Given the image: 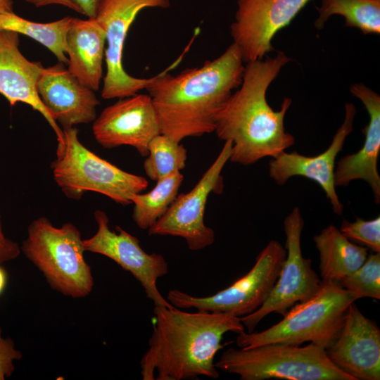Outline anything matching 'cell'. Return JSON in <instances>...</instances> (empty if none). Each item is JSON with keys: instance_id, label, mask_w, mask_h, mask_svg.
Masks as SVG:
<instances>
[{"instance_id": "obj_13", "label": "cell", "mask_w": 380, "mask_h": 380, "mask_svg": "<svg viewBox=\"0 0 380 380\" xmlns=\"http://www.w3.org/2000/svg\"><path fill=\"white\" fill-rule=\"evenodd\" d=\"M310 1L237 0L230 34L243 63L262 59L273 51L274 35L288 25Z\"/></svg>"}, {"instance_id": "obj_3", "label": "cell", "mask_w": 380, "mask_h": 380, "mask_svg": "<svg viewBox=\"0 0 380 380\" xmlns=\"http://www.w3.org/2000/svg\"><path fill=\"white\" fill-rule=\"evenodd\" d=\"M291 60L283 52L246 63L242 82L216 115L217 137L232 143L229 160L243 165L266 157L274 158L294 144L284 127L291 99L284 98L274 110L266 99L267 90L281 68Z\"/></svg>"}, {"instance_id": "obj_19", "label": "cell", "mask_w": 380, "mask_h": 380, "mask_svg": "<svg viewBox=\"0 0 380 380\" xmlns=\"http://www.w3.org/2000/svg\"><path fill=\"white\" fill-rule=\"evenodd\" d=\"M353 96L364 104L369 121L365 127V141L356 153L346 155L337 162L334 171L336 186H345L352 181L362 179L370 186L374 201L380 203V175L377 169L380 153V97L362 83L350 87Z\"/></svg>"}, {"instance_id": "obj_4", "label": "cell", "mask_w": 380, "mask_h": 380, "mask_svg": "<svg viewBox=\"0 0 380 380\" xmlns=\"http://www.w3.org/2000/svg\"><path fill=\"white\" fill-rule=\"evenodd\" d=\"M359 298L339 282L322 281L310 298L298 303L276 324L260 332L238 334L240 348L280 343L301 345L309 342L327 348L340 332L350 305Z\"/></svg>"}, {"instance_id": "obj_5", "label": "cell", "mask_w": 380, "mask_h": 380, "mask_svg": "<svg viewBox=\"0 0 380 380\" xmlns=\"http://www.w3.org/2000/svg\"><path fill=\"white\" fill-rule=\"evenodd\" d=\"M82 240L72 223L57 227L48 218L40 217L30 224L20 249L52 289L82 298L91 292L94 285L91 267L84 257Z\"/></svg>"}, {"instance_id": "obj_31", "label": "cell", "mask_w": 380, "mask_h": 380, "mask_svg": "<svg viewBox=\"0 0 380 380\" xmlns=\"http://www.w3.org/2000/svg\"><path fill=\"white\" fill-rule=\"evenodd\" d=\"M83 15L89 18H95L98 8L102 0H74Z\"/></svg>"}, {"instance_id": "obj_18", "label": "cell", "mask_w": 380, "mask_h": 380, "mask_svg": "<svg viewBox=\"0 0 380 380\" xmlns=\"http://www.w3.org/2000/svg\"><path fill=\"white\" fill-rule=\"evenodd\" d=\"M19 34L0 30V94L11 106L22 102L40 113L49 124L58 143L63 132L42 102L37 82L44 67L26 58L19 49Z\"/></svg>"}, {"instance_id": "obj_22", "label": "cell", "mask_w": 380, "mask_h": 380, "mask_svg": "<svg viewBox=\"0 0 380 380\" xmlns=\"http://www.w3.org/2000/svg\"><path fill=\"white\" fill-rule=\"evenodd\" d=\"M71 17L51 23H36L15 13H0V30H8L29 37L50 50L60 63L68 64L65 36Z\"/></svg>"}, {"instance_id": "obj_7", "label": "cell", "mask_w": 380, "mask_h": 380, "mask_svg": "<svg viewBox=\"0 0 380 380\" xmlns=\"http://www.w3.org/2000/svg\"><path fill=\"white\" fill-rule=\"evenodd\" d=\"M63 132L51 169L54 181L68 198L79 200L85 192L94 191L126 205L148 187L145 177L124 171L86 148L76 127Z\"/></svg>"}, {"instance_id": "obj_33", "label": "cell", "mask_w": 380, "mask_h": 380, "mask_svg": "<svg viewBox=\"0 0 380 380\" xmlns=\"http://www.w3.org/2000/svg\"><path fill=\"white\" fill-rule=\"evenodd\" d=\"M8 281V274L6 270L0 265V296L4 292Z\"/></svg>"}, {"instance_id": "obj_30", "label": "cell", "mask_w": 380, "mask_h": 380, "mask_svg": "<svg viewBox=\"0 0 380 380\" xmlns=\"http://www.w3.org/2000/svg\"><path fill=\"white\" fill-rule=\"evenodd\" d=\"M36 7L45 6L51 4L61 5L82 14L81 9L74 0H25Z\"/></svg>"}, {"instance_id": "obj_27", "label": "cell", "mask_w": 380, "mask_h": 380, "mask_svg": "<svg viewBox=\"0 0 380 380\" xmlns=\"http://www.w3.org/2000/svg\"><path fill=\"white\" fill-rule=\"evenodd\" d=\"M339 230L350 241L362 244L373 253H380L379 216L369 220L359 217L355 222L343 220Z\"/></svg>"}, {"instance_id": "obj_20", "label": "cell", "mask_w": 380, "mask_h": 380, "mask_svg": "<svg viewBox=\"0 0 380 380\" xmlns=\"http://www.w3.org/2000/svg\"><path fill=\"white\" fill-rule=\"evenodd\" d=\"M106 44V32L96 18H71L65 36L68 70L93 91L103 78Z\"/></svg>"}, {"instance_id": "obj_23", "label": "cell", "mask_w": 380, "mask_h": 380, "mask_svg": "<svg viewBox=\"0 0 380 380\" xmlns=\"http://www.w3.org/2000/svg\"><path fill=\"white\" fill-rule=\"evenodd\" d=\"M316 28L324 27L334 15L345 18V25L360 29L364 34L380 33V0H322L317 7Z\"/></svg>"}, {"instance_id": "obj_6", "label": "cell", "mask_w": 380, "mask_h": 380, "mask_svg": "<svg viewBox=\"0 0 380 380\" xmlns=\"http://www.w3.org/2000/svg\"><path fill=\"white\" fill-rule=\"evenodd\" d=\"M217 369L241 380H354L328 357L325 348L310 343H272L250 348L224 350L215 362Z\"/></svg>"}, {"instance_id": "obj_10", "label": "cell", "mask_w": 380, "mask_h": 380, "mask_svg": "<svg viewBox=\"0 0 380 380\" xmlns=\"http://www.w3.org/2000/svg\"><path fill=\"white\" fill-rule=\"evenodd\" d=\"M232 146V141H224L220 153L194 187L177 195L167 212L148 229L149 235L181 237L191 251L203 249L214 243L215 232L205 225L204 214L210 194L222 191L221 172L229 160Z\"/></svg>"}, {"instance_id": "obj_14", "label": "cell", "mask_w": 380, "mask_h": 380, "mask_svg": "<svg viewBox=\"0 0 380 380\" xmlns=\"http://www.w3.org/2000/svg\"><path fill=\"white\" fill-rule=\"evenodd\" d=\"M92 132L103 148L130 146L145 157L151 141L160 134L152 100L143 94L119 99L105 108L94 121Z\"/></svg>"}, {"instance_id": "obj_21", "label": "cell", "mask_w": 380, "mask_h": 380, "mask_svg": "<svg viewBox=\"0 0 380 380\" xmlns=\"http://www.w3.org/2000/svg\"><path fill=\"white\" fill-rule=\"evenodd\" d=\"M313 241L322 281L340 282L360 268L368 255V248L351 242L333 224L315 235Z\"/></svg>"}, {"instance_id": "obj_12", "label": "cell", "mask_w": 380, "mask_h": 380, "mask_svg": "<svg viewBox=\"0 0 380 380\" xmlns=\"http://www.w3.org/2000/svg\"><path fill=\"white\" fill-rule=\"evenodd\" d=\"M94 216L97 231L91 237L82 240L84 251L104 255L130 272L154 306L174 307L162 296L157 286L158 279L168 272V265L164 257L156 253H146L139 240L122 227L116 226L115 230L110 229L104 211L96 210Z\"/></svg>"}, {"instance_id": "obj_25", "label": "cell", "mask_w": 380, "mask_h": 380, "mask_svg": "<svg viewBox=\"0 0 380 380\" xmlns=\"http://www.w3.org/2000/svg\"><path fill=\"white\" fill-rule=\"evenodd\" d=\"M148 153L144 162V170L151 179L158 181L186 166L187 151L184 146L172 138L159 134L148 145Z\"/></svg>"}, {"instance_id": "obj_29", "label": "cell", "mask_w": 380, "mask_h": 380, "mask_svg": "<svg viewBox=\"0 0 380 380\" xmlns=\"http://www.w3.org/2000/svg\"><path fill=\"white\" fill-rule=\"evenodd\" d=\"M21 253L20 246L4 233L0 216V265L16 259Z\"/></svg>"}, {"instance_id": "obj_24", "label": "cell", "mask_w": 380, "mask_h": 380, "mask_svg": "<svg viewBox=\"0 0 380 380\" xmlns=\"http://www.w3.org/2000/svg\"><path fill=\"white\" fill-rule=\"evenodd\" d=\"M183 179L184 176L177 172L156 181L150 191L132 196V219L138 227L148 229L167 212L177 196Z\"/></svg>"}, {"instance_id": "obj_8", "label": "cell", "mask_w": 380, "mask_h": 380, "mask_svg": "<svg viewBox=\"0 0 380 380\" xmlns=\"http://www.w3.org/2000/svg\"><path fill=\"white\" fill-rule=\"evenodd\" d=\"M286 258V250L271 240L256 258L253 267L229 286L205 297H197L178 289L170 290L167 300L174 307L186 310L227 313L241 317L258 310L269 296Z\"/></svg>"}, {"instance_id": "obj_16", "label": "cell", "mask_w": 380, "mask_h": 380, "mask_svg": "<svg viewBox=\"0 0 380 380\" xmlns=\"http://www.w3.org/2000/svg\"><path fill=\"white\" fill-rule=\"evenodd\" d=\"M355 106H345V117L329 147L322 153L307 156L296 151H283L269 163V175L278 184L284 185L292 177L301 176L315 182L324 191L334 213L341 215L343 205L336 191L334 171L336 159L341 151L346 137L353 130Z\"/></svg>"}, {"instance_id": "obj_26", "label": "cell", "mask_w": 380, "mask_h": 380, "mask_svg": "<svg viewBox=\"0 0 380 380\" xmlns=\"http://www.w3.org/2000/svg\"><path fill=\"white\" fill-rule=\"evenodd\" d=\"M339 283L359 299H380V253L368 255L360 268Z\"/></svg>"}, {"instance_id": "obj_17", "label": "cell", "mask_w": 380, "mask_h": 380, "mask_svg": "<svg viewBox=\"0 0 380 380\" xmlns=\"http://www.w3.org/2000/svg\"><path fill=\"white\" fill-rule=\"evenodd\" d=\"M37 90L44 106L63 129L96 118L100 101L94 91L83 85L62 63L42 69Z\"/></svg>"}, {"instance_id": "obj_28", "label": "cell", "mask_w": 380, "mask_h": 380, "mask_svg": "<svg viewBox=\"0 0 380 380\" xmlns=\"http://www.w3.org/2000/svg\"><path fill=\"white\" fill-rule=\"evenodd\" d=\"M23 354L10 337H4L0 327V380L10 377L15 371L14 362L21 360Z\"/></svg>"}, {"instance_id": "obj_11", "label": "cell", "mask_w": 380, "mask_h": 380, "mask_svg": "<svg viewBox=\"0 0 380 380\" xmlns=\"http://www.w3.org/2000/svg\"><path fill=\"white\" fill-rule=\"evenodd\" d=\"M170 0H102L95 18L106 32L105 61L101 97L121 99L137 94L146 88L150 78L129 75L122 63L123 48L128 30L138 13L148 8H166Z\"/></svg>"}, {"instance_id": "obj_9", "label": "cell", "mask_w": 380, "mask_h": 380, "mask_svg": "<svg viewBox=\"0 0 380 380\" xmlns=\"http://www.w3.org/2000/svg\"><path fill=\"white\" fill-rule=\"evenodd\" d=\"M304 220L298 207L285 217L286 258L279 277L266 300L255 312L241 317L247 332H253L259 322L272 312L284 315L295 304L312 297L319 289L322 280L301 251L300 239Z\"/></svg>"}, {"instance_id": "obj_1", "label": "cell", "mask_w": 380, "mask_h": 380, "mask_svg": "<svg viewBox=\"0 0 380 380\" xmlns=\"http://www.w3.org/2000/svg\"><path fill=\"white\" fill-rule=\"evenodd\" d=\"M245 66L232 43L220 56L172 75L163 70L146 87L160 133L181 142L214 132L217 114L242 82Z\"/></svg>"}, {"instance_id": "obj_15", "label": "cell", "mask_w": 380, "mask_h": 380, "mask_svg": "<svg viewBox=\"0 0 380 380\" xmlns=\"http://www.w3.org/2000/svg\"><path fill=\"white\" fill-rule=\"evenodd\" d=\"M325 350L329 360L354 380L380 379V329L355 302L337 337Z\"/></svg>"}, {"instance_id": "obj_32", "label": "cell", "mask_w": 380, "mask_h": 380, "mask_svg": "<svg viewBox=\"0 0 380 380\" xmlns=\"http://www.w3.org/2000/svg\"><path fill=\"white\" fill-rule=\"evenodd\" d=\"M12 0H0V13H13Z\"/></svg>"}, {"instance_id": "obj_2", "label": "cell", "mask_w": 380, "mask_h": 380, "mask_svg": "<svg viewBox=\"0 0 380 380\" xmlns=\"http://www.w3.org/2000/svg\"><path fill=\"white\" fill-rule=\"evenodd\" d=\"M153 312L156 322L140 361L143 380L217 379L214 360L228 344L222 343L224 335L245 330L240 317L231 314L156 306Z\"/></svg>"}]
</instances>
